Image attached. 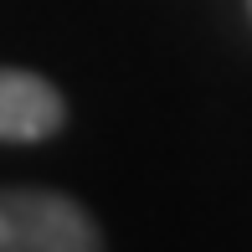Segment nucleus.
I'll return each mask as SVG.
<instances>
[{
  "instance_id": "2",
  "label": "nucleus",
  "mask_w": 252,
  "mask_h": 252,
  "mask_svg": "<svg viewBox=\"0 0 252 252\" xmlns=\"http://www.w3.org/2000/svg\"><path fill=\"white\" fill-rule=\"evenodd\" d=\"M57 129H62V93L36 72L0 67V139L31 144V139H52Z\"/></svg>"
},
{
  "instance_id": "1",
  "label": "nucleus",
  "mask_w": 252,
  "mask_h": 252,
  "mask_svg": "<svg viewBox=\"0 0 252 252\" xmlns=\"http://www.w3.org/2000/svg\"><path fill=\"white\" fill-rule=\"evenodd\" d=\"M0 252H103L93 216L57 190H0Z\"/></svg>"
}]
</instances>
